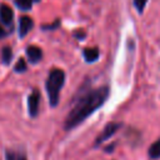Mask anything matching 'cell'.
<instances>
[{
	"label": "cell",
	"mask_w": 160,
	"mask_h": 160,
	"mask_svg": "<svg viewBox=\"0 0 160 160\" xmlns=\"http://www.w3.org/2000/svg\"><path fill=\"white\" fill-rule=\"evenodd\" d=\"M5 160H28V159L22 152L15 151L12 149H8L5 151Z\"/></svg>",
	"instance_id": "cell-9"
},
{
	"label": "cell",
	"mask_w": 160,
	"mask_h": 160,
	"mask_svg": "<svg viewBox=\"0 0 160 160\" xmlns=\"http://www.w3.org/2000/svg\"><path fill=\"white\" fill-rule=\"evenodd\" d=\"M0 20L2 21V24L10 26L12 24L14 20V11L12 9L6 5V4H1L0 5Z\"/></svg>",
	"instance_id": "cell-7"
},
{
	"label": "cell",
	"mask_w": 160,
	"mask_h": 160,
	"mask_svg": "<svg viewBox=\"0 0 160 160\" xmlns=\"http://www.w3.org/2000/svg\"><path fill=\"white\" fill-rule=\"evenodd\" d=\"M14 70H15L16 72H24V71L26 70V62H25V60L20 58V59L18 60V62L15 64Z\"/></svg>",
	"instance_id": "cell-13"
},
{
	"label": "cell",
	"mask_w": 160,
	"mask_h": 160,
	"mask_svg": "<svg viewBox=\"0 0 160 160\" xmlns=\"http://www.w3.org/2000/svg\"><path fill=\"white\" fill-rule=\"evenodd\" d=\"M72 36H74V38H76L78 40H84V39H85V36H86V32H85L84 30L78 29V30H75V31H74Z\"/></svg>",
	"instance_id": "cell-16"
},
{
	"label": "cell",
	"mask_w": 160,
	"mask_h": 160,
	"mask_svg": "<svg viewBox=\"0 0 160 160\" xmlns=\"http://www.w3.org/2000/svg\"><path fill=\"white\" fill-rule=\"evenodd\" d=\"M32 1H34V2H39L40 0H32Z\"/></svg>",
	"instance_id": "cell-19"
},
{
	"label": "cell",
	"mask_w": 160,
	"mask_h": 160,
	"mask_svg": "<svg viewBox=\"0 0 160 160\" xmlns=\"http://www.w3.org/2000/svg\"><path fill=\"white\" fill-rule=\"evenodd\" d=\"M121 128V124L120 122H109L105 128H104V130L101 131V134L96 138V141H95V145L98 146V145H100L101 142H104L105 140H108V139H110L119 129Z\"/></svg>",
	"instance_id": "cell-3"
},
{
	"label": "cell",
	"mask_w": 160,
	"mask_h": 160,
	"mask_svg": "<svg viewBox=\"0 0 160 160\" xmlns=\"http://www.w3.org/2000/svg\"><path fill=\"white\" fill-rule=\"evenodd\" d=\"M39 102H40V92L38 90H32V92L28 96V111L31 118H35L38 115Z\"/></svg>",
	"instance_id": "cell-4"
},
{
	"label": "cell",
	"mask_w": 160,
	"mask_h": 160,
	"mask_svg": "<svg viewBox=\"0 0 160 160\" xmlns=\"http://www.w3.org/2000/svg\"><path fill=\"white\" fill-rule=\"evenodd\" d=\"M26 58L31 64H38L42 58V50L39 46L30 45L26 48Z\"/></svg>",
	"instance_id": "cell-6"
},
{
	"label": "cell",
	"mask_w": 160,
	"mask_h": 160,
	"mask_svg": "<svg viewBox=\"0 0 160 160\" xmlns=\"http://www.w3.org/2000/svg\"><path fill=\"white\" fill-rule=\"evenodd\" d=\"M146 2H148V0H134V6H135L136 10L141 14V12L144 11V8H145Z\"/></svg>",
	"instance_id": "cell-14"
},
{
	"label": "cell",
	"mask_w": 160,
	"mask_h": 160,
	"mask_svg": "<svg viewBox=\"0 0 160 160\" xmlns=\"http://www.w3.org/2000/svg\"><path fill=\"white\" fill-rule=\"evenodd\" d=\"M32 0H15V4H16V6L20 9V10H22V11H28V10H30L31 8H32Z\"/></svg>",
	"instance_id": "cell-12"
},
{
	"label": "cell",
	"mask_w": 160,
	"mask_h": 160,
	"mask_svg": "<svg viewBox=\"0 0 160 160\" xmlns=\"http://www.w3.org/2000/svg\"><path fill=\"white\" fill-rule=\"evenodd\" d=\"M109 94H110V89L109 86L105 85L88 90L86 92L80 95V98L76 100V102L74 104L72 109L69 111L65 119L64 122L65 130H71L76 128L86 118H89L92 112H95L99 108H101L106 101V99L109 98Z\"/></svg>",
	"instance_id": "cell-1"
},
{
	"label": "cell",
	"mask_w": 160,
	"mask_h": 160,
	"mask_svg": "<svg viewBox=\"0 0 160 160\" xmlns=\"http://www.w3.org/2000/svg\"><path fill=\"white\" fill-rule=\"evenodd\" d=\"M2 36H5V30L0 26V38H2Z\"/></svg>",
	"instance_id": "cell-17"
},
{
	"label": "cell",
	"mask_w": 160,
	"mask_h": 160,
	"mask_svg": "<svg viewBox=\"0 0 160 160\" xmlns=\"http://www.w3.org/2000/svg\"><path fill=\"white\" fill-rule=\"evenodd\" d=\"M60 25V19H56L52 24H48V25H42V30H55L58 26Z\"/></svg>",
	"instance_id": "cell-15"
},
{
	"label": "cell",
	"mask_w": 160,
	"mask_h": 160,
	"mask_svg": "<svg viewBox=\"0 0 160 160\" xmlns=\"http://www.w3.org/2000/svg\"><path fill=\"white\" fill-rule=\"evenodd\" d=\"M65 82V72L61 69H52L50 70L46 82H45V89L48 92V99L51 106H56L59 102L60 98V91L64 86Z\"/></svg>",
	"instance_id": "cell-2"
},
{
	"label": "cell",
	"mask_w": 160,
	"mask_h": 160,
	"mask_svg": "<svg viewBox=\"0 0 160 160\" xmlns=\"http://www.w3.org/2000/svg\"><path fill=\"white\" fill-rule=\"evenodd\" d=\"M100 51L98 48H85L82 50V56L86 62H94L99 59Z\"/></svg>",
	"instance_id": "cell-8"
},
{
	"label": "cell",
	"mask_w": 160,
	"mask_h": 160,
	"mask_svg": "<svg viewBox=\"0 0 160 160\" xmlns=\"http://www.w3.org/2000/svg\"><path fill=\"white\" fill-rule=\"evenodd\" d=\"M34 28V20L29 16H21L19 20V36L24 38Z\"/></svg>",
	"instance_id": "cell-5"
},
{
	"label": "cell",
	"mask_w": 160,
	"mask_h": 160,
	"mask_svg": "<svg viewBox=\"0 0 160 160\" xmlns=\"http://www.w3.org/2000/svg\"><path fill=\"white\" fill-rule=\"evenodd\" d=\"M148 152H149L150 159H154V160L155 159H160V139L150 145Z\"/></svg>",
	"instance_id": "cell-10"
},
{
	"label": "cell",
	"mask_w": 160,
	"mask_h": 160,
	"mask_svg": "<svg viewBox=\"0 0 160 160\" xmlns=\"http://www.w3.org/2000/svg\"><path fill=\"white\" fill-rule=\"evenodd\" d=\"M114 145H115V144H111V146H108L105 150H106V151H111V150L114 149Z\"/></svg>",
	"instance_id": "cell-18"
},
{
	"label": "cell",
	"mask_w": 160,
	"mask_h": 160,
	"mask_svg": "<svg viewBox=\"0 0 160 160\" xmlns=\"http://www.w3.org/2000/svg\"><path fill=\"white\" fill-rule=\"evenodd\" d=\"M11 59H12V51H11V48H9V46H4V48H2V51H1V61H2V64H5V65L10 64Z\"/></svg>",
	"instance_id": "cell-11"
}]
</instances>
